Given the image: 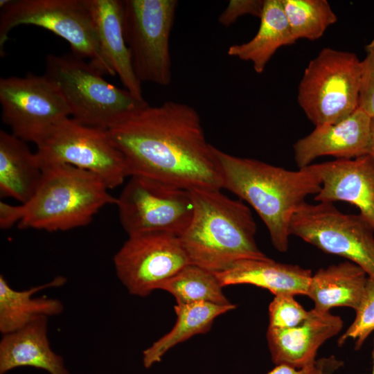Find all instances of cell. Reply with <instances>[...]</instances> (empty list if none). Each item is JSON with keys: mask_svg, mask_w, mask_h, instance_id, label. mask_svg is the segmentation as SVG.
I'll use <instances>...</instances> for the list:
<instances>
[{"mask_svg": "<svg viewBox=\"0 0 374 374\" xmlns=\"http://www.w3.org/2000/svg\"><path fill=\"white\" fill-rule=\"evenodd\" d=\"M47 323V317H40L15 332L3 335L0 374L22 366L43 369L50 374H70L63 358L50 346Z\"/></svg>", "mask_w": 374, "mask_h": 374, "instance_id": "18", "label": "cell"}, {"mask_svg": "<svg viewBox=\"0 0 374 374\" xmlns=\"http://www.w3.org/2000/svg\"><path fill=\"white\" fill-rule=\"evenodd\" d=\"M361 60L359 107L374 116V37L364 46Z\"/></svg>", "mask_w": 374, "mask_h": 374, "instance_id": "29", "label": "cell"}, {"mask_svg": "<svg viewBox=\"0 0 374 374\" xmlns=\"http://www.w3.org/2000/svg\"><path fill=\"white\" fill-rule=\"evenodd\" d=\"M281 2L296 40L319 39L337 21L327 0H281Z\"/></svg>", "mask_w": 374, "mask_h": 374, "instance_id": "26", "label": "cell"}, {"mask_svg": "<svg viewBox=\"0 0 374 374\" xmlns=\"http://www.w3.org/2000/svg\"><path fill=\"white\" fill-rule=\"evenodd\" d=\"M44 75L57 87L71 118L82 125L108 130L148 105L107 82L88 61L72 53L47 55Z\"/></svg>", "mask_w": 374, "mask_h": 374, "instance_id": "5", "label": "cell"}, {"mask_svg": "<svg viewBox=\"0 0 374 374\" xmlns=\"http://www.w3.org/2000/svg\"><path fill=\"white\" fill-rule=\"evenodd\" d=\"M119 220L129 235L148 232L180 237L193 212L188 190L142 176H131L116 197Z\"/></svg>", "mask_w": 374, "mask_h": 374, "instance_id": "11", "label": "cell"}, {"mask_svg": "<svg viewBox=\"0 0 374 374\" xmlns=\"http://www.w3.org/2000/svg\"><path fill=\"white\" fill-rule=\"evenodd\" d=\"M41 166L70 165L98 177L110 190L130 177L123 154L108 130L91 127L67 118L58 123L37 145Z\"/></svg>", "mask_w": 374, "mask_h": 374, "instance_id": "10", "label": "cell"}, {"mask_svg": "<svg viewBox=\"0 0 374 374\" xmlns=\"http://www.w3.org/2000/svg\"><path fill=\"white\" fill-rule=\"evenodd\" d=\"M307 311L294 299V295H274L269 305V326L291 328L302 323L309 316Z\"/></svg>", "mask_w": 374, "mask_h": 374, "instance_id": "28", "label": "cell"}, {"mask_svg": "<svg viewBox=\"0 0 374 374\" xmlns=\"http://www.w3.org/2000/svg\"><path fill=\"white\" fill-rule=\"evenodd\" d=\"M265 0H231L220 15L218 21L224 26L233 24L240 17L251 15L260 18Z\"/></svg>", "mask_w": 374, "mask_h": 374, "instance_id": "30", "label": "cell"}, {"mask_svg": "<svg viewBox=\"0 0 374 374\" xmlns=\"http://www.w3.org/2000/svg\"><path fill=\"white\" fill-rule=\"evenodd\" d=\"M257 33L249 41L229 47L227 54L250 62L257 73H262L282 46L294 44L281 0H265Z\"/></svg>", "mask_w": 374, "mask_h": 374, "instance_id": "22", "label": "cell"}, {"mask_svg": "<svg viewBox=\"0 0 374 374\" xmlns=\"http://www.w3.org/2000/svg\"><path fill=\"white\" fill-rule=\"evenodd\" d=\"M176 0H124L123 30L134 73L142 83L172 81L170 37Z\"/></svg>", "mask_w": 374, "mask_h": 374, "instance_id": "8", "label": "cell"}, {"mask_svg": "<svg viewBox=\"0 0 374 374\" xmlns=\"http://www.w3.org/2000/svg\"><path fill=\"white\" fill-rule=\"evenodd\" d=\"M102 51L125 89L144 100L142 83L137 78L123 30V1L87 0Z\"/></svg>", "mask_w": 374, "mask_h": 374, "instance_id": "19", "label": "cell"}, {"mask_svg": "<svg viewBox=\"0 0 374 374\" xmlns=\"http://www.w3.org/2000/svg\"><path fill=\"white\" fill-rule=\"evenodd\" d=\"M368 155H370L374 159V116H371L370 124Z\"/></svg>", "mask_w": 374, "mask_h": 374, "instance_id": "33", "label": "cell"}, {"mask_svg": "<svg viewBox=\"0 0 374 374\" xmlns=\"http://www.w3.org/2000/svg\"><path fill=\"white\" fill-rule=\"evenodd\" d=\"M193 216L179 237L190 264L216 273L245 258H264L250 208L220 190H195Z\"/></svg>", "mask_w": 374, "mask_h": 374, "instance_id": "3", "label": "cell"}, {"mask_svg": "<svg viewBox=\"0 0 374 374\" xmlns=\"http://www.w3.org/2000/svg\"><path fill=\"white\" fill-rule=\"evenodd\" d=\"M233 303L219 305L208 302L177 304L174 309L177 321L172 330L143 352V364L148 368L159 362L172 347L193 336L206 332L220 315L233 310Z\"/></svg>", "mask_w": 374, "mask_h": 374, "instance_id": "24", "label": "cell"}, {"mask_svg": "<svg viewBox=\"0 0 374 374\" xmlns=\"http://www.w3.org/2000/svg\"><path fill=\"white\" fill-rule=\"evenodd\" d=\"M27 142L0 131V196L26 204L37 190L43 169Z\"/></svg>", "mask_w": 374, "mask_h": 374, "instance_id": "20", "label": "cell"}, {"mask_svg": "<svg viewBox=\"0 0 374 374\" xmlns=\"http://www.w3.org/2000/svg\"><path fill=\"white\" fill-rule=\"evenodd\" d=\"M356 315L350 326L339 337L338 344L350 339L355 341V348H361L368 336L374 332V281L369 278L361 303L355 310Z\"/></svg>", "mask_w": 374, "mask_h": 374, "instance_id": "27", "label": "cell"}, {"mask_svg": "<svg viewBox=\"0 0 374 374\" xmlns=\"http://www.w3.org/2000/svg\"><path fill=\"white\" fill-rule=\"evenodd\" d=\"M222 287L252 285L273 294L307 295L312 271L297 265L278 262L268 257L245 258L215 273Z\"/></svg>", "mask_w": 374, "mask_h": 374, "instance_id": "17", "label": "cell"}, {"mask_svg": "<svg viewBox=\"0 0 374 374\" xmlns=\"http://www.w3.org/2000/svg\"><path fill=\"white\" fill-rule=\"evenodd\" d=\"M130 177L142 176L189 191L221 190L212 148L197 111L168 100L134 112L108 130Z\"/></svg>", "mask_w": 374, "mask_h": 374, "instance_id": "1", "label": "cell"}, {"mask_svg": "<svg viewBox=\"0 0 374 374\" xmlns=\"http://www.w3.org/2000/svg\"><path fill=\"white\" fill-rule=\"evenodd\" d=\"M66 279L57 276L44 285L26 290L12 289L3 275L0 276V331L3 335L15 332L37 319L56 316L64 310L62 302L56 299L33 297L38 291L59 287Z\"/></svg>", "mask_w": 374, "mask_h": 374, "instance_id": "23", "label": "cell"}, {"mask_svg": "<svg viewBox=\"0 0 374 374\" xmlns=\"http://www.w3.org/2000/svg\"><path fill=\"white\" fill-rule=\"evenodd\" d=\"M214 272L190 264L163 283L159 290L171 294L177 304L208 302L227 305L231 302L222 292Z\"/></svg>", "mask_w": 374, "mask_h": 374, "instance_id": "25", "label": "cell"}, {"mask_svg": "<svg viewBox=\"0 0 374 374\" xmlns=\"http://www.w3.org/2000/svg\"><path fill=\"white\" fill-rule=\"evenodd\" d=\"M290 231L357 265L374 281V229L359 213H344L333 203L305 202L293 215Z\"/></svg>", "mask_w": 374, "mask_h": 374, "instance_id": "9", "label": "cell"}, {"mask_svg": "<svg viewBox=\"0 0 374 374\" xmlns=\"http://www.w3.org/2000/svg\"><path fill=\"white\" fill-rule=\"evenodd\" d=\"M0 105L1 120L11 133L36 145L71 116L57 87L44 74L1 78Z\"/></svg>", "mask_w": 374, "mask_h": 374, "instance_id": "12", "label": "cell"}, {"mask_svg": "<svg viewBox=\"0 0 374 374\" xmlns=\"http://www.w3.org/2000/svg\"><path fill=\"white\" fill-rule=\"evenodd\" d=\"M360 77L355 53L323 48L304 70L298 104L315 126L341 121L359 107Z\"/></svg>", "mask_w": 374, "mask_h": 374, "instance_id": "7", "label": "cell"}, {"mask_svg": "<svg viewBox=\"0 0 374 374\" xmlns=\"http://www.w3.org/2000/svg\"><path fill=\"white\" fill-rule=\"evenodd\" d=\"M368 280V275L359 266L344 261L321 268L312 274L307 296L313 301L314 308L319 311L329 312L335 307L356 310Z\"/></svg>", "mask_w": 374, "mask_h": 374, "instance_id": "21", "label": "cell"}, {"mask_svg": "<svg viewBox=\"0 0 374 374\" xmlns=\"http://www.w3.org/2000/svg\"><path fill=\"white\" fill-rule=\"evenodd\" d=\"M371 119L366 112L358 107L341 121L315 126L293 145L298 168L307 167L322 156L350 159L368 154Z\"/></svg>", "mask_w": 374, "mask_h": 374, "instance_id": "14", "label": "cell"}, {"mask_svg": "<svg viewBox=\"0 0 374 374\" xmlns=\"http://www.w3.org/2000/svg\"><path fill=\"white\" fill-rule=\"evenodd\" d=\"M343 362L334 356L316 359L313 363L300 368L277 365L265 374H333Z\"/></svg>", "mask_w": 374, "mask_h": 374, "instance_id": "31", "label": "cell"}, {"mask_svg": "<svg viewBox=\"0 0 374 374\" xmlns=\"http://www.w3.org/2000/svg\"><path fill=\"white\" fill-rule=\"evenodd\" d=\"M339 316L314 308L300 325L291 328L268 327L267 340L271 358L277 365L300 368L316 360L317 351L342 329Z\"/></svg>", "mask_w": 374, "mask_h": 374, "instance_id": "16", "label": "cell"}, {"mask_svg": "<svg viewBox=\"0 0 374 374\" xmlns=\"http://www.w3.org/2000/svg\"><path fill=\"white\" fill-rule=\"evenodd\" d=\"M24 216L23 204L11 205L3 202H0V227L7 229L18 224Z\"/></svg>", "mask_w": 374, "mask_h": 374, "instance_id": "32", "label": "cell"}, {"mask_svg": "<svg viewBox=\"0 0 374 374\" xmlns=\"http://www.w3.org/2000/svg\"><path fill=\"white\" fill-rule=\"evenodd\" d=\"M116 275L130 294L147 296L190 264L178 236L161 232L129 235L114 255Z\"/></svg>", "mask_w": 374, "mask_h": 374, "instance_id": "13", "label": "cell"}, {"mask_svg": "<svg viewBox=\"0 0 374 374\" xmlns=\"http://www.w3.org/2000/svg\"><path fill=\"white\" fill-rule=\"evenodd\" d=\"M313 165L321 180V190L314 199L355 205L374 229V159L366 154Z\"/></svg>", "mask_w": 374, "mask_h": 374, "instance_id": "15", "label": "cell"}, {"mask_svg": "<svg viewBox=\"0 0 374 374\" xmlns=\"http://www.w3.org/2000/svg\"><path fill=\"white\" fill-rule=\"evenodd\" d=\"M212 152L222 188L247 202L265 224L274 248L287 251L293 215L308 196L316 195L321 188L314 165L291 170L235 157L213 145Z\"/></svg>", "mask_w": 374, "mask_h": 374, "instance_id": "2", "label": "cell"}, {"mask_svg": "<svg viewBox=\"0 0 374 374\" xmlns=\"http://www.w3.org/2000/svg\"><path fill=\"white\" fill-rule=\"evenodd\" d=\"M43 177L33 198L22 204L19 229L53 232L89 224L104 206L116 197L94 174L76 167L51 163L42 166Z\"/></svg>", "mask_w": 374, "mask_h": 374, "instance_id": "4", "label": "cell"}, {"mask_svg": "<svg viewBox=\"0 0 374 374\" xmlns=\"http://www.w3.org/2000/svg\"><path fill=\"white\" fill-rule=\"evenodd\" d=\"M371 358H372V370L371 374H374V338H373V346L371 352Z\"/></svg>", "mask_w": 374, "mask_h": 374, "instance_id": "34", "label": "cell"}, {"mask_svg": "<svg viewBox=\"0 0 374 374\" xmlns=\"http://www.w3.org/2000/svg\"><path fill=\"white\" fill-rule=\"evenodd\" d=\"M21 25L45 28L69 44L71 53L103 75H116L105 57L87 0H14L1 8L0 53L11 30Z\"/></svg>", "mask_w": 374, "mask_h": 374, "instance_id": "6", "label": "cell"}]
</instances>
